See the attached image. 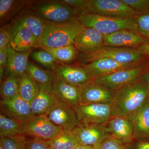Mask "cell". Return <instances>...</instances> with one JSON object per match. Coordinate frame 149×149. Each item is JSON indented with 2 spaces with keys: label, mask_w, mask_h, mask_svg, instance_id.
<instances>
[{
  "label": "cell",
  "mask_w": 149,
  "mask_h": 149,
  "mask_svg": "<svg viewBox=\"0 0 149 149\" xmlns=\"http://www.w3.org/2000/svg\"><path fill=\"white\" fill-rule=\"evenodd\" d=\"M149 98L148 87L141 80L115 91L112 116L127 118Z\"/></svg>",
  "instance_id": "1"
},
{
  "label": "cell",
  "mask_w": 149,
  "mask_h": 149,
  "mask_svg": "<svg viewBox=\"0 0 149 149\" xmlns=\"http://www.w3.org/2000/svg\"><path fill=\"white\" fill-rule=\"evenodd\" d=\"M84 28L77 17L64 23L49 21L34 48L53 49L74 45L76 36Z\"/></svg>",
  "instance_id": "2"
},
{
  "label": "cell",
  "mask_w": 149,
  "mask_h": 149,
  "mask_svg": "<svg viewBox=\"0 0 149 149\" xmlns=\"http://www.w3.org/2000/svg\"><path fill=\"white\" fill-rule=\"evenodd\" d=\"M77 18L83 27L93 28L104 35L124 29L139 32L135 18L104 16L86 11L80 14Z\"/></svg>",
  "instance_id": "3"
},
{
  "label": "cell",
  "mask_w": 149,
  "mask_h": 149,
  "mask_svg": "<svg viewBox=\"0 0 149 149\" xmlns=\"http://www.w3.org/2000/svg\"><path fill=\"white\" fill-rule=\"evenodd\" d=\"M147 58L138 49L106 46L91 53H81L77 58L80 63L79 66L100 59H111L120 63L128 64L145 61Z\"/></svg>",
  "instance_id": "4"
},
{
  "label": "cell",
  "mask_w": 149,
  "mask_h": 149,
  "mask_svg": "<svg viewBox=\"0 0 149 149\" xmlns=\"http://www.w3.org/2000/svg\"><path fill=\"white\" fill-rule=\"evenodd\" d=\"M148 60L137 66L119 70L114 73L95 77L92 80L95 83L115 91L125 86L141 80Z\"/></svg>",
  "instance_id": "5"
},
{
  "label": "cell",
  "mask_w": 149,
  "mask_h": 149,
  "mask_svg": "<svg viewBox=\"0 0 149 149\" xmlns=\"http://www.w3.org/2000/svg\"><path fill=\"white\" fill-rule=\"evenodd\" d=\"M87 11L104 16L135 18L142 14L123 0H88Z\"/></svg>",
  "instance_id": "6"
},
{
  "label": "cell",
  "mask_w": 149,
  "mask_h": 149,
  "mask_svg": "<svg viewBox=\"0 0 149 149\" xmlns=\"http://www.w3.org/2000/svg\"><path fill=\"white\" fill-rule=\"evenodd\" d=\"M63 130L54 125L46 114L34 116L22 123V135L47 142Z\"/></svg>",
  "instance_id": "7"
},
{
  "label": "cell",
  "mask_w": 149,
  "mask_h": 149,
  "mask_svg": "<svg viewBox=\"0 0 149 149\" xmlns=\"http://www.w3.org/2000/svg\"><path fill=\"white\" fill-rule=\"evenodd\" d=\"M36 13L48 21L64 23L77 17L76 11L60 1H51L37 4L33 7Z\"/></svg>",
  "instance_id": "8"
},
{
  "label": "cell",
  "mask_w": 149,
  "mask_h": 149,
  "mask_svg": "<svg viewBox=\"0 0 149 149\" xmlns=\"http://www.w3.org/2000/svg\"><path fill=\"white\" fill-rule=\"evenodd\" d=\"M74 109L79 123L105 124L112 116L111 104H80Z\"/></svg>",
  "instance_id": "9"
},
{
  "label": "cell",
  "mask_w": 149,
  "mask_h": 149,
  "mask_svg": "<svg viewBox=\"0 0 149 149\" xmlns=\"http://www.w3.org/2000/svg\"><path fill=\"white\" fill-rule=\"evenodd\" d=\"M46 114L54 125L63 130L72 131L79 124L74 109L58 99Z\"/></svg>",
  "instance_id": "10"
},
{
  "label": "cell",
  "mask_w": 149,
  "mask_h": 149,
  "mask_svg": "<svg viewBox=\"0 0 149 149\" xmlns=\"http://www.w3.org/2000/svg\"><path fill=\"white\" fill-rule=\"evenodd\" d=\"M149 42V39L139 32L124 29L104 35V46L115 47L135 48Z\"/></svg>",
  "instance_id": "11"
},
{
  "label": "cell",
  "mask_w": 149,
  "mask_h": 149,
  "mask_svg": "<svg viewBox=\"0 0 149 149\" xmlns=\"http://www.w3.org/2000/svg\"><path fill=\"white\" fill-rule=\"evenodd\" d=\"M80 145L94 146L111 137L105 124L79 123L72 130Z\"/></svg>",
  "instance_id": "12"
},
{
  "label": "cell",
  "mask_w": 149,
  "mask_h": 149,
  "mask_svg": "<svg viewBox=\"0 0 149 149\" xmlns=\"http://www.w3.org/2000/svg\"><path fill=\"white\" fill-rule=\"evenodd\" d=\"M1 113L10 118L24 123L34 116L30 103L18 95L10 100H1Z\"/></svg>",
  "instance_id": "13"
},
{
  "label": "cell",
  "mask_w": 149,
  "mask_h": 149,
  "mask_svg": "<svg viewBox=\"0 0 149 149\" xmlns=\"http://www.w3.org/2000/svg\"><path fill=\"white\" fill-rule=\"evenodd\" d=\"M81 104H111L113 101L115 91L95 83L93 80L81 86Z\"/></svg>",
  "instance_id": "14"
},
{
  "label": "cell",
  "mask_w": 149,
  "mask_h": 149,
  "mask_svg": "<svg viewBox=\"0 0 149 149\" xmlns=\"http://www.w3.org/2000/svg\"><path fill=\"white\" fill-rule=\"evenodd\" d=\"M145 61L133 63H120L108 58L100 59L82 65L87 70L92 79L107 75L119 70L139 65Z\"/></svg>",
  "instance_id": "15"
},
{
  "label": "cell",
  "mask_w": 149,
  "mask_h": 149,
  "mask_svg": "<svg viewBox=\"0 0 149 149\" xmlns=\"http://www.w3.org/2000/svg\"><path fill=\"white\" fill-rule=\"evenodd\" d=\"M74 45L81 53L96 52L104 47V35L93 28L84 27L76 36Z\"/></svg>",
  "instance_id": "16"
},
{
  "label": "cell",
  "mask_w": 149,
  "mask_h": 149,
  "mask_svg": "<svg viewBox=\"0 0 149 149\" xmlns=\"http://www.w3.org/2000/svg\"><path fill=\"white\" fill-rule=\"evenodd\" d=\"M52 92L61 102L73 108L81 104V88L56 77L52 87Z\"/></svg>",
  "instance_id": "17"
},
{
  "label": "cell",
  "mask_w": 149,
  "mask_h": 149,
  "mask_svg": "<svg viewBox=\"0 0 149 149\" xmlns=\"http://www.w3.org/2000/svg\"><path fill=\"white\" fill-rule=\"evenodd\" d=\"M57 78L77 86H83L93 79L84 67L60 65L53 70Z\"/></svg>",
  "instance_id": "18"
},
{
  "label": "cell",
  "mask_w": 149,
  "mask_h": 149,
  "mask_svg": "<svg viewBox=\"0 0 149 149\" xmlns=\"http://www.w3.org/2000/svg\"><path fill=\"white\" fill-rule=\"evenodd\" d=\"M7 51V60L5 68L6 74L19 78L27 72L28 58L32 53V49L27 52H17L14 50L9 44Z\"/></svg>",
  "instance_id": "19"
},
{
  "label": "cell",
  "mask_w": 149,
  "mask_h": 149,
  "mask_svg": "<svg viewBox=\"0 0 149 149\" xmlns=\"http://www.w3.org/2000/svg\"><path fill=\"white\" fill-rule=\"evenodd\" d=\"M11 26V37L10 45L15 50L24 52L32 49L38 39L33 33L22 26Z\"/></svg>",
  "instance_id": "20"
},
{
  "label": "cell",
  "mask_w": 149,
  "mask_h": 149,
  "mask_svg": "<svg viewBox=\"0 0 149 149\" xmlns=\"http://www.w3.org/2000/svg\"><path fill=\"white\" fill-rule=\"evenodd\" d=\"M106 125L108 132L112 138L125 143L134 138L133 125L128 118L120 116H112Z\"/></svg>",
  "instance_id": "21"
},
{
  "label": "cell",
  "mask_w": 149,
  "mask_h": 149,
  "mask_svg": "<svg viewBox=\"0 0 149 149\" xmlns=\"http://www.w3.org/2000/svg\"><path fill=\"white\" fill-rule=\"evenodd\" d=\"M127 118L133 125L134 138L149 136V98Z\"/></svg>",
  "instance_id": "22"
},
{
  "label": "cell",
  "mask_w": 149,
  "mask_h": 149,
  "mask_svg": "<svg viewBox=\"0 0 149 149\" xmlns=\"http://www.w3.org/2000/svg\"><path fill=\"white\" fill-rule=\"evenodd\" d=\"M49 21L37 13L26 12L19 16L14 22L13 26L25 27L39 40L45 31Z\"/></svg>",
  "instance_id": "23"
},
{
  "label": "cell",
  "mask_w": 149,
  "mask_h": 149,
  "mask_svg": "<svg viewBox=\"0 0 149 149\" xmlns=\"http://www.w3.org/2000/svg\"><path fill=\"white\" fill-rule=\"evenodd\" d=\"M57 100L52 91L41 88L39 94L30 103L32 114L34 116L46 114Z\"/></svg>",
  "instance_id": "24"
},
{
  "label": "cell",
  "mask_w": 149,
  "mask_h": 149,
  "mask_svg": "<svg viewBox=\"0 0 149 149\" xmlns=\"http://www.w3.org/2000/svg\"><path fill=\"white\" fill-rule=\"evenodd\" d=\"M27 72L42 89L52 91L53 84L56 77L53 71L41 68L31 62H29Z\"/></svg>",
  "instance_id": "25"
},
{
  "label": "cell",
  "mask_w": 149,
  "mask_h": 149,
  "mask_svg": "<svg viewBox=\"0 0 149 149\" xmlns=\"http://www.w3.org/2000/svg\"><path fill=\"white\" fill-rule=\"evenodd\" d=\"M19 95L30 103L39 94L41 87L27 72L19 78Z\"/></svg>",
  "instance_id": "26"
},
{
  "label": "cell",
  "mask_w": 149,
  "mask_h": 149,
  "mask_svg": "<svg viewBox=\"0 0 149 149\" xmlns=\"http://www.w3.org/2000/svg\"><path fill=\"white\" fill-rule=\"evenodd\" d=\"M48 143L51 149H74L80 145L72 131L65 130Z\"/></svg>",
  "instance_id": "27"
},
{
  "label": "cell",
  "mask_w": 149,
  "mask_h": 149,
  "mask_svg": "<svg viewBox=\"0 0 149 149\" xmlns=\"http://www.w3.org/2000/svg\"><path fill=\"white\" fill-rule=\"evenodd\" d=\"M25 1L0 0V19L1 24L8 21L27 5Z\"/></svg>",
  "instance_id": "28"
},
{
  "label": "cell",
  "mask_w": 149,
  "mask_h": 149,
  "mask_svg": "<svg viewBox=\"0 0 149 149\" xmlns=\"http://www.w3.org/2000/svg\"><path fill=\"white\" fill-rule=\"evenodd\" d=\"M42 49L50 54L56 60L61 63H69L74 61L79 55V51L74 45L61 47Z\"/></svg>",
  "instance_id": "29"
},
{
  "label": "cell",
  "mask_w": 149,
  "mask_h": 149,
  "mask_svg": "<svg viewBox=\"0 0 149 149\" xmlns=\"http://www.w3.org/2000/svg\"><path fill=\"white\" fill-rule=\"evenodd\" d=\"M22 123L19 122L1 113V137H15L23 135L22 133Z\"/></svg>",
  "instance_id": "30"
},
{
  "label": "cell",
  "mask_w": 149,
  "mask_h": 149,
  "mask_svg": "<svg viewBox=\"0 0 149 149\" xmlns=\"http://www.w3.org/2000/svg\"><path fill=\"white\" fill-rule=\"evenodd\" d=\"M19 78L8 75L1 84V95L3 100H10L19 95Z\"/></svg>",
  "instance_id": "31"
},
{
  "label": "cell",
  "mask_w": 149,
  "mask_h": 149,
  "mask_svg": "<svg viewBox=\"0 0 149 149\" xmlns=\"http://www.w3.org/2000/svg\"><path fill=\"white\" fill-rule=\"evenodd\" d=\"M30 55L35 61L42 66L52 70V71L59 65L62 64L56 60L50 54L42 49L32 52Z\"/></svg>",
  "instance_id": "32"
},
{
  "label": "cell",
  "mask_w": 149,
  "mask_h": 149,
  "mask_svg": "<svg viewBox=\"0 0 149 149\" xmlns=\"http://www.w3.org/2000/svg\"><path fill=\"white\" fill-rule=\"evenodd\" d=\"M24 135L15 137H1L0 145L3 149H25Z\"/></svg>",
  "instance_id": "33"
},
{
  "label": "cell",
  "mask_w": 149,
  "mask_h": 149,
  "mask_svg": "<svg viewBox=\"0 0 149 149\" xmlns=\"http://www.w3.org/2000/svg\"><path fill=\"white\" fill-rule=\"evenodd\" d=\"M122 141L110 137L94 146L96 149H126Z\"/></svg>",
  "instance_id": "34"
},
{
  "label": "cell",
  "mask_w": 149,
  "mask_h": 149,
  "mask_svg": "<svg viewBox=\"0 0 149 149\" xmlns=\"http://www.w3.org/2000/svg\"><path fill=\"white\" fill-rule=\"evenodd\" d=\"M139 32L144 37L149 39V13L139 15L135 17Z\"/></svg>",
  "instance_id": "35"
},
{
  "label": "cell",
  "mask_w": 149,
  "mask_h": 149,
  "mask_svg": "<svg viewBox=\"0 0 149 149\" xmlns=\"http://www.w3.org/2000/svg\"><path fill=\"white\" fill-rule=\"evenodd\" d=\"M123 1L142 14L149 13V0H123Z\"/></svg>",
  "instance_id": "36"
},
{
  "label": "cell",
  "mask_w": 149,
  "mask_h": 149,
  "mask_svg": "<svg viewBox=\"0 0 149 149\" xmlns=\"http://www.w3.org/2000/svg\"><path fill=\"white\" fill-rule=\"evenodd\" d=\"M11 26L10 25L3 26L0 30V49H6L10 42Z\"/></svg>",
  "instance_id": "37"
},
{
  "label": "cell",
  "mask_w": 149,
  "mask_h": 149,
  "mask_svg": "<svg viewBox=\"0 0 149 149\" xmlns=\"http://www.w3.org/2000/svg\"><path fill=\"white\" fill-rule=\"evenodd\" d=\"M60 1L76 11L79 15L87 11L88 0H62Z\"/></svg>",
  "instance_id": "38"
},
{
  "label": "cell",
  "mask_w": 149,
  "mask_h": 149,
  "mask_svg": "<svg viewBox=\"0 0 149 149\" xmlns=\"http://www.w3.org/2000/svg\"><path fill=\"white\" fill-rule=\"evenodd\" d=\"M25 149H50L47 141L36 139H26Z\"/></svg>",
  "instance_id": "39"
},
{
  "label": "cell",
  "mask_w": 149,
  "mask_h": 149,
  "mask_svg": "<svg viewBox=\"0 0 149 149\" xmlns=\"http://www.w3.org/2000/svg\"><path fill=\"white\" fill-rule=\"evenodd\" d=\"M141 80L146 84L149 91V60L146 69L141 76Z\"/></svg>",
  "instance_id": "40"
},
{
  "label": "cell",
  "mask_w": 149,
  "mask_h": 149,
  "mask_svg": "<svg viewBox=\"0 0 149 149\" xmlns=\"http://www.w3.org/2000/svg\"><path fill=\"white\" fill-rule=\"evenodd\" d=\"M7 49H0V66L3 67L5 68L6 65L7 60Z\"/></svg>",
  "instance_id": "41"
},
{
  "label": "cell",
  "mask_w": 149,
  "mask_h": 149,
  "mask_svg": "<svg viewBox=\"0 0 149 149\" xmlns=\"http://www.w3.org/2000/svg\"><path fill=\"white\" fill-rule=\"evenodd\" d=\"M139 51L147 57H149V42L142 45L137 48Z\"/></svg>",
  "instance_id": "42"
},
{
  "label": "cell",
  "mask_w": 149,
  "mask_h": 149,
  "mask_svg": "<svg viewBox=\"0 0 149 149\" xmlns=\"http://www.w3.org/2000/svg\"><path fill=\"white\" fill-rule=\"evenodd\" d=\"M138 149H149V143L141 142L138 146Z\"/></svg>",
  "instance_id": "43"
},
{
  "label": "cell",
  "mask_w": 149,
  "mask_h": 149,
  "mask_svg": "<svg viewBox=\"0 0 149 149\" xmlns=\"http://www.w3.org/2000/svg\"><path fill=\"white\" fill-rule=\"evenodd\" d=\"M74 149H96L92 146H85V145H80L77 146Z\"/></svg>",
  "instance_id": "44"
},
{
  "label": "cell",
  "mask_w": 149,
  "mask_h": 149,
  "mask_svg": "<svg viewBox=\"0 0 149 149\" xmlns=\"http://www.w3.org/2000/svg\"><path fill=\"white\" fill-rule=\"evenodd\" d=\"M0 149H3L2 146L0 145Z\"/></svg>",
  "instance_id": "45"
},
{
  "label": "cell",
  "mask_w": 149,
  "mask_h": 149,
  "mask_svg": "<svg viewBox=\"0 0 149 149\" xmlns=\"http://www.w3.org/2000/svg\"></svg>",
  "instance_id": "46"
}]
</instances>
